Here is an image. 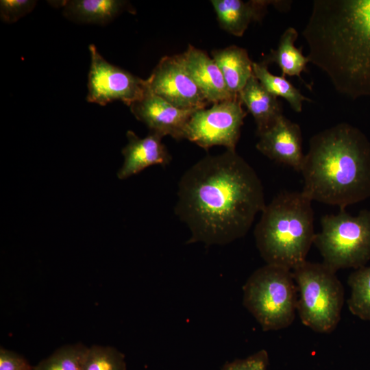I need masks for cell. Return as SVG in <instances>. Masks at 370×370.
Returning a JSON list of instances; mask_svg holds the SVG:
<instances>
[{
  "label": "cell",
  "instance_id": "8fae6325",
  "mask_svg": "<svg viewBox=\"0 0 370 370\" xmlns=\"http://www.w3.org/2000/svg\"><path fill=\"white\" fill-rule=\"evenodd\" d=\"M129 107L136 119L149 128V132L162 137L170 136L177 140L185 138L188 123L197 110L175 107L149 88L140 99Z\"/></svg>",
  "mask_w": 370,
  "mask_h": 370
},
{
  "label": "cell",
  "instance_id": "7402d4cb",
  "mask_svg": "<svg viewBox=\"0 0 370 370\" xmlns=\"http://www.w3.org/2000/svg\"><path fill=\"white\" fill-rule=\"evenodd\" d=\"M87 349L81 343L63 345L33 366L32 370H82Z\"/></svg>",
  "mask_w": 370,
  "mask_h": 370
},
{
  "label": "cell",
  "instance_id": "3957f363",
  "mask_svg": "<svg viewBox=\"0 0 370 370\" xmlns=\"http://www.w3.org/2000/svg\"><path fill=\"white\" fill-rule=\"evenodd\" d=\"M301 192L312 201L345 209L370 197V141L341 123L314 135L301 169Z\"/></svg>",
  "mask_w": 370,
  "mask_h": 370
},
{
  "label": "cell",
  "instance_id": "d4e9b609",
  "mask_svg": "<svg viewBox=\"0 0 370 370\" xmlns=\"http://www.w3.org/2000/svg\"><path fill=\"white\" fill-rule=\"evenodd\" d=\"M268 365V353L265 349H261L245 358L226 362L221 370H267Z\"/></svg>",
  "mask_w": 370,
  "mask_h": 370
},
{
  "label": "cell",
  "instance_id": "4fadbf2b",
  "mask_svg": "<svg viewBox=\"0 0 370 370\" xmlns=\"http://www.w3.org/2000/svg\"><path fill=\"white\" fill-rule=\"evenodd\" d=\"M177 55L209 103L238 97L230 92L219 66L206 51L190 45L184 52Z\"/></svg>",
  "mask_w": 370,
  "mask_h": 370
},
{
  "label": "cell",
  "instance_id": "ac0fdd59",
  "mask_svg": "<svg viewBox=\"0 0 370 370\" xmlns=\"http://www.w3.org/2000/svg\"><path fill=\"white\" fill-rule=\"evenodd\" d=\"M211 56L219 66L230 92L238 96L254 75L253 63L247 51L236 45L215 49Z\"/></svg>",
  "mask_w": 370,
  "mask_h": 370
},
{
  "label": "cell",
  "instance_id": "2e32d148",
  "mask_svg": "<svg viewBox=\"0 0 370 370\" xmlns=\"http://www.w3.org/2000/svg\"><path fill=\"white\" fill-rule=\"evenodd\" d=\"M253 116L257 136L271 127L283 115L278 97L268 92L253 75L238 94Z\"/></svg>",
  "mask_w": 370,
  "mask_h": 370
},
{
  "label": "cell",
  "instance_id": "d6986e66",
  "mask_svg": "<svg viewBox=\"0 0 370 370\" xmlns=\"http://www.w3.org/2000/svg\"><path fill=\"white\" fill-rule=\"evenodd\" d=\"M297 37L298 32L295 28H287L282 34L277 49L271 50L264 62L267 64L271 62L277 64L282 76H297L303 81L301 73L306 71L309 60L303 55L301 49L295 46Z\"/></svg>",
  "mask_w": 370,
  "mask_h": 370
},
{
  "label": "cell",
  "instance_id": "30bf717a",
  "mask_svg": "<svg viewBox=\"0 0 370 370\" xmlns=\"http://www.w3.org/2000/svg\"><path fill=\"white\" fill-rule=\"evenodd\" d=\"M146 81L150 91L175 107L199 110L209 104L177 54L162 57Z\"/></svg>",
  "mask_w": 370,
  "mask_h": 370
},
{
  "label": "cell",
  "instance_id": "603a6c76",
  "mask_svg": "<svg viewBox=\"0 0 370 370\" xmlns=\"http://www.w3.org/2000/svg\"><path fill=\"white\" fill-rule=\"evenodd\" d=\"M125 355L112 346L93 345L88 347L82 370H126Z\"/></svg>",
  "mask_w": 370,
  "mask_h": 370
},
{
  "label": "cell",
  "instance_id": "7a4b0ae2",
  "mask_svg": "<svg viewBox=\"0 0 370 370\" xmlns=\"http://www.w3.org/2000/svg\"><path fill=\"white\" fill-rule=\"evenodd\" d=\"M302 35L336 91L370 97V0H314Z\"/></svg>",
  "mask_w": 370,
  "mask_h": 370
},
{
  "label": "cell",
  "instance_id": "ffe728a7",
  "mask_svg": "<svg viewBox=\"0 0 370 370\" xmlns=\"http://www.w3.org/2000/svg\"><path fill=\"white\" fill-rule=\"evenodd\" d=\"M253 72L256 78L268 92L277 97L286 99L295 112L302 111L304 101H311L284 76L275 75L269 72L267 64L264 62H254Z\"/></svg>",
  "mask_w": 370,
  "mask_h": 370
},
{
  "label": "cell",
  "instance_id": "484cf974",
  "mask_svg": "<svg viewBox=\"0 0 370 370\" xmlns=\"http://www.w3.org/2000/svg\"><path fill=\"white\" fill-rule=\"evenodd\" d=\"M33 366L22 355L0 347V370H32Z\"/></svg>",
  "mask_w": 370,
  "mask_h": 370
},
{
  "label": "cell",
  "instance_id": "ba28073f",
  "mask_svg": "<svg viewBox=\"0 0 370 370\" xmlns=\"http://www.w3.org/2000/svg\"><path fill=\"white\" fill-rule=\"evenodd\" d=\"M242 105L238 96L195 110L188 123L185 139L206 150L214 146L236 150L247 116Z\"/></svg>",
  "mask_w": 370,
  "mask_h": 370
},
{
  "label": "cell",
  "instance_id": "7c38bea8",
  "mask_svg": "<svg viewBox=\"0 0 370 370\" xmlns=\"http://www.w3.org/2000/svg\"><path fill=\"white\" fill-rule=\"evenodd\" d=\"M256 149L268 158L300 172L305 155L299 125L284 115L268 130L258 135Z\"/></svg>",
  "mask_w": 370,
  "mask_h": 370
},
{
  "label": "cell",
  "instance_id": "e0dca14e",
  "mask_svg": "<svg viewBox=\"0 0 370 370\" xmlns=\"http://www.w3.org/2000/svg\"><path fill=\"white\" fill-rule=\"evenodd\" d=\"M68 19L79 23L106 25L125 10L127 1L121 0H69L56 1Z\"/></svg>",
  "mask_w": 370,
  "mask_h": 370
},
{
  "label": "cell",
  "instance_id": "cb8c5ba5",
  "mask_svg": "<svg viewBox=\"0 0 370 370\" xmlns=\"http://www.w3.org/2000/svg\"><path fill=\"white\" fill-rule=\"evenodd\" d=\"M36 5V1L34 0H1V19L8 23H15L31 12Z\"/></svg>",
  "mask_w": 370,
  "mask_h": 370
},
{
  "label": "cell",
  "instance_id": "5b68a950",
  "mask_svg": "<svg viewBox=\"0 0 370 370\" xmlns=\"http://www.w3.org/2000/svg\"><path fill=\"white\" fill-rule=\"evenodd\" d=\"M243 304L263 331L288 328L295 318L298 291L291 270L266 264L243 287Z\"/></svg>",
  "mask_w": 370,
  "mask_h": 370
},
{
  "label": "cell",
  "instance_id": "8992f818",
  "mask_svg": "<svg viewBox=\"0 0 370 370\" xmlns=\"http://www.w3.org/2000/svg\"><path fill=\"white\" fill-rule=\"evenodd\" d=\"M298 291L297 312L302 323L319 333L337 327L344 304V288L336 271L325 264L306 260L292 270Z\"/></svg>",
  "mask_w": 370,
  "mask_h": 370
},
{
  "label": "cell",
  "instance_id": "277c9868",
  "mask_svg": "<svg viewBox=\"0 0 370 370\" xmlns=\"http://www.w3.org/2000/svg\"><path fill=\"white\" fill-rule=\"evenodd\" d=\"M312 201L301 191H283L265 206L254 236L267 264L292 271L306 260L316 234Z\"/></svg>",
  "mask_w": 370,
  "mask_h": 370
},
{
  "label": "cell",
  "instance_id": "9a60e30c",
  "mask_svg": "<svg viewBox=\"0 0 370 370\" xmlns=\"http://www.w3.org/2000/svg\"><path fill=\"white\" fill-rule=\"evenodd\" d=\"M284 2L265 0L210 1L221 27L238 37L243 35L251 23L262 19L269 5H280Z\"/></svg>",
  "mask_w": 370,
  "mask_h": 370
},
{
  "label": "cell",
  "instance_id": "44dd1931",
  "mask_svg": "<svg viewBox=\"0 0 370 370\" xmlns=\"http://www.w3.org/2000/svg\"><path fill=\"white\" fill-rule=\"evenodd\" d=\"M347 283L351 288L347 299L349 311L362 320L370 321V266L353 271Z\"/></svg>",
  "mask_w": 370,
  "mask_h": 370
},
{
  "label": "cell",
  "instance_id": "6da1fadb",
  "mask_svg": "<svg viewBox=\"0 0 370 370\" xmlns=\"http://www.w3.org/2000/svg\"><path fill=\"white\" fill-rule=\"evenodd\" d=\"M177 195L175 212L191 233L186 244L224 245L241 238L266 206L261 180L236 150L194 164Z\"/></svg>",
  "mask_w": 370,
  "mask_h": 370
},
{
  "label": "cell",
  "instance_id": "9c48e42d",
  "mask_svg": "<svg viewBox=\"0 0 370 370\" xmlns=\"http://www.w3.org/2000/svg\"><path fill=\"white\" fill-rule=\"evenodd\" d=\"M88 49V102L106 106L118 100L130 106L144 96L148 90L146 79L106 60L94 45Z\"/></svg>",
  "mask_w": 370,
  "mask_h": 370
},
{
  "label": "cell",
  "instance_id": "5bb4252c",
  "mask_svg": "<svg viewBox=\"0 0 370 370\" xmlns=\"http://www.w3.org/2000/svg\"><path fill=\"white\" fill-rule=\"evenodd\" d=\"M126 136L127 144L121 151L124 162L117 173L119 179L125 180L152 165L166 166L170 164L171 156L160 134L149 132L146 137L140 138L128 130Z\"/></svg>",
  "mask_w": 370,
  "mask_h": 370
},
{
  "label": "cell",
  "instance_id": "52a82bcc",
  "mask_svg": "<svg viewBox=\"0 0 370 370\" xmlns=\"http://www.w3.org/2000/svg\"><path fill=\"white\" fill-rule=\"evenodd\" d=\"M321 226L313 244L323 264L335 271L366 266L370 260V210L353 216L340 209L336 214L322 217Z\"/></svg>",
  "mask_w": 370,
  "mask_h": 370
}]
</instances>
